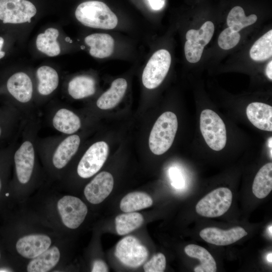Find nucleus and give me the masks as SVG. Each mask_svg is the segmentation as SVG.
<instances>
[{"instance_id":"nucleus-34","label":"nucleus","mask_w":272,"mask_h":272,"mask_svg":"<svg viewBox=\"0 0 272 272\" xmlns=\"http://www.w3.org/2000/svg\"><path fill=\"white\" fill-rule=\"evenodd\" d=\"M169 175L172 181V185L177 188H180L183 186V180L181 174L178 170L172 168L169 170Z\"/></svg>"},{"instance_id":"nucleus-26","label":"nucleus","mask_w":272,"mask_h":272,"mask_svg":"<svg viewBox=\"0 0 272 272\" xmlns=\"http://www.w3.org/2000/svg\"><path fill=\"white\" fill-rule=\"evenodd\" d=\"M37 76L39 80L38 90L40 94L48 95L57 88L58 75L52 67L45 65L40 67L37 71Z\"/></svg>"},{"instance_id":"nucleus-28","label":"nucleus","mask_w":272,"mask_h":272,"mask_svg":"<svg viewBox=\"0 0 272 272\" xmlns=\"http://www.w3.org/2000/svg\"><path fill=\"white\" fill-rule=\"evenodd\" d=\"M250 57L255 61H264L272 56V30L255 41L249 51Z\"/></svg>"},{"instance_id":"nucleus-41","label":"nucleus","mask_w":272,"mask_h":272,"mask_svg":"<svg viewBox=\"0 0 272 272\" xmlns=\"http://www.w3.org/2000/svg\"><path fill=\"white\" fill-rule=\"evenodd\" d=\"M271 228H272V226L271 225H270V226L269 227V234L270 233V235L271 236Z\"/></svg>"},{"instance_id":"nucleus-20","label":"nucleus","mask_w":272,"mask_h":272,"mask_svg":"<svg viewBox=\"0 0 272 272\" xmlns=\"http://www.w3.org/2000/svg\"><path fill=\"white\" fill-rule=\"evenodd\" d=\"M184 251L189 257L199 260L200 264L194 268L195 272L216 271V262L211 253L205 248L195 244H189L185 247Z\"/></svg>"},{"instance_id":"nucleus-6","label":"nucleus","mask_w":272,"mask_h":272,"mask_svg":"<svg viewBox=\"0 0 272 272\" xmlns=\"http://www.w3.org/2000/svg\"><path fill=\"white\" fill-rule=\"evenodd\" d=\"M115 255L125 266L137 268L145 262L149 252L137 238L128 236L117 243Z\"/></svg>"},{"instance_id":"nucleus-15","label":"nucleus","mask_w":272,"mask_h":272,"mask_svg":"<svg viewBox=\"0 0 272 272\" xmlns=\"http://www.w3.org/2000/svg\"><path fill=\"white\" fill-rule=\"evenodd\" d=\"M248 120L256 127L262 130L272 131V107L261 102H252L246 108Z\"/></svg>"},{"instance_id":"nucleus-19","label":"nucleus","mask_w":272,"mask_h":272,"mask_svg":"<svg viewBox=\"0 0 272 272\" xmlns=\"http://www.w3.org/2000/svg\"><path fill=\"white\" fill-rule=\"evenodd\" d=\"M60 252L56 246H52L33 258L27 267L29 272H46L53 268L59 261Z\"/></svg>"},{"instance_id":"nucleus-24","label":"nucleus","mask_w":272,"mask_h":272,"mask_svg":"<svg viewBox=\"0 0 272 272\" xmlns=\"http://www.w3.org/2000/svg\"><path fill=\"white\" fill-rule=\"evenodd\" d=\"M58 35V30L53 28H48L43 33L39 34L36 41L38 50L49 56L58 55L60 52V46L56 40Z\"/></svg>"},{"instance_id":"nucleus-13","label":"nucleus","mask_w":272,"mask_h":272,"mask_svg":"<svg viewBox=\"0 0 272 272\" xmlns=\"http://www.w3.org/2000/svg\"><path fill=\"white\" fill-rule=\"evenodd\" d=\"M50 238L43 234H32L20 238L16 245L17 252L24 257L33 259L48 249Z\"/></svg>"},{"instance_id":"nucleus-1","label":"nucleus","mask_w":272,"mask_h":272,"mask_svg":"<svg viewBox=\"0 0 272 272\" xmlns=\"http://www.w3.org/2000/svg\"><path fill=\"white\" fill-rule=\"evenodd\" d=\"M75 16L83 25L93 28L110 30L118 24L116 15L100 1H90L80 4L75 11Z\"/></svg>"},{"instance_id":"nucleus-4","label":"nucleus","mask_w":272,"mask_h":272,"mask_svg":"<svg viewBox=\"0 0 272 272\" xmlns=\"http://www.w3.org/2000/svg\"><path fill=\"white\" fill-rule=\"evenodd\" d=\"M171 62L169 52L164 49L155 52L147 63L142 74V82L147 89L158 87L166 77Z\"/></svg>"},{"instance_id":"nucleus-40","label":"nucleus","mask_w":272,"mask_h":272,"mask_svg":"<svg viewBox=\"0 0 272 272\" xmlns=\"http://www.w3.org/2000/svg\"><path fill=\"white\" fill-rule=\"evenodd\" d=\"M11 270L9 269L6 268H0V272H3V271H10Z\"/></svg>"},{"instance_id":"nucleus-22","label":"nucleus","mask_w":272,"mask_h":272,"mask_svg":"<svg viewBox=\"0 0 272 272\" xmlns=\"http://www.w3.org/2000/svg\"><path fill=\"white\" fill-rule=\"evenodd\" d=\"M272 190V163L263 165L257 173L252 184V192L258 198L266 197Z\"/></svg>"},{"instance_id":"nucleus-43","label":"nucleus","mask_w":272,"mask_h":272,"mask_svg":"<svg viewBox=\"0 0 272 272\" xmlns=\"http://www.w3.org/2000/svg\"><path fill=\"white\" fill-rule=\"evenodd\" d=\"M1 129L0 128V135H1Z\"/></svg>"},{"instance_id":"nucleus-12","label":"nucleus","mask_w":272,"mask_h":272,"mask_svg":"<svg viewBox=\"0 0 272 272\" xmlns=\"http://www.w3.org/2000/svg\"><path fill=\"white\" fill-rule=\"evenodd\" d=\"M247 233L241 227L224 230L217 227H208L199 232L200 237L206 242L218 246L231 244L246 236Z\"/></svg>"},{"instance_id":"nucleus-23","label":"nucleus","mask_w":272,"mask_h":272,"mask_svg":"<svg viewBox=\"0 0 272 272\" xmlns=\"http://www.w3.org/2000/svg\"><path fill=\"white\" fill-rule=\"evenodd\" d=\"M68 92L70 96L75 99L90 96L95 92V82L89 76H77L69 82Z\"/></svg>"},{"instance_id":"nucleus-21","label":"nucleus","mask_w":272,"mask_h":272,"mask_svg":"<svg viewBox=\"0 0 272 272\" xmlns=\"http://www.w3.org/2000/svg\"><path fill=\"white\" fill-rule=\"evenodd\" d=\"M53 125L57 130L66 134H72L81 127L80 118L73 112L62 108L53 117Z\"/></svg>"},{"instance_id":"nucleus-17","label":"nucleus","mask_w":272,"mask_h":272,"mask_svg":"<svg viewBox=\"0 0 272 272\" xmlns=\"http://www.w3.org/2000/svg\"><path fill=\"white\" fill-rule=\"evenodd\" d=\"M127 83L123 78H118L111 83L110 88L98 99L96 104L101 109L107 110L116 106L123 97Z\"/></svg>"},{"instance_id":"nucleus-9","label":"nucleus","mask_w":272,"mask_h":272,"mask_svg":"<svg viewBox=\"0 0 272 272\" xmlns=\"http://www.w3.org/2000/svg\"><path fill=\"white\" fill-rule=\"evenodd\" d=\"M57 209L63 224L73 229L81 225L88 213L87 206L78 197L71 195L61 198Z\"/></svg>"},{"instance_id":"nucleus-25","label":"nucleus","mask_w":272,"mask_h":272,"mask_svg":"<svg viewBox=\"0 0 272 272\" xmlns=\"http://www.w3.org/2000/svg\"><path fill=\"white\" fill-rule=\"evenodd\" d=\"M153 199L147 193L135 191L128 193L121 200L120 208L125 213L134 212L151 207Z\"/></svg>"},{"instance_id":"nucleus-36","label":"nucleus","mask_w":272,"mask_h":272,"mask_svg":"<svg viewBox=\"0 0 272 272\" xmlns=\"http://www.w3.org/2000/svg\"><path fill=\"white\" fill-rule=\"evenodd\" d=\"M149 6L154 11H160L165 5L166 0H147Z\"/></svg>"},{"instance_id":"nucleus-39","label":"nucleus","mask_w":272,"mask_h":272,"mask_svg":"<svg viewBox=\"0 0 272 272\" xmlns=\"http://www.w3.org/2000/svg\"><path fill=\"white\" fill-rule=\"evenodd\" d=\"M271 256H272V254L271 252L269 253L267 256V260H268L269 262H270V263H271V261H272Z\"/></svg>"},{"instance_id":"nucleus-27","label":"nucleus","mask_w":272,"mask_h":272,"mask_svg":"<svg viewBox=\"0 0 272 272\" xmlns=\"http://www.w3.org/2000/svg\"><path fill=\"white\" fill-rule=\"evenodd\" d=\"M143 216L139 213L129 212L115 218L116 230L119 235L128 234L139 228L144 222Z\"/></svg>"},{"instance_id":"nucleus-7","label":"nucleus","mask_w":272,"mask_h":272,"mask_svg":"<svg viewBox=\"0 0 272 272\" xmlns=\"http://www.w3.org/2000/svg\"><path fill=\"white\" fill-rule=\"evenodd\" d=\"M36 12L34 5L27 0H0V20L4 23H30Z\"/></svg>"},{"instance_id":"nucleus-42","label":"nucleus","mask_w":272,"mask_h":272,"mask_svg":"<svg viewBox=\"0 0 272 272\" xmlns=\"http://www.w3.org/2000/svg\"><path fill=\"white\" fill-rule=\"evenodd\" d=\"M1 186H2V183H1V179H0V190H1Z\"/></svg>"},{"instance_id":"nucleus-44","label":"nucleus","mask_w":272,"mask_h":272,"mask_svg":"<svg viewBox=\"0 0 272 272\" xmlns=\"http://www.w3.org/2000/svg\"><path fill=\"white\" fill-rule=\"evenodd\" d=\"M0 258H1V252H0Z\"/></svg>"},{"instance_id":"nucleus-38","label":"nucleus","mask_w":272,"mask_h":272,"mask_svg":"<svg viewBox=\"0 0 272 272\" xmlns=\"http://www.w3.org/2000/svg\"><path fill=\"white\" fill-rule=\"evenodd\" d=\"M4 42V40L3 38H2V37H0V59L3 58L5 55V52L4 51H2Z\"/></svg>"},{"instance_id":"nucleus-33","label":"nucleus","mask_w":272,"mask_h":272,"mask_svg":"<svg viewBox=\"0 0 272 272\" xmlns=\"http://www.w3.org/2000/svg\"><path fill=\"white\" fill-rule=\"evenodd\" d=\"M166 258L162 253L155 254L143 266L146 272H163L166 268Z\"/></svg>"},{"instance_id":"nucleus-14","label":"nucleus","mask_w":272,"mask_h":272,"mask_svg":"<svg viewBox=\"0 0 272 272\" xmlns=\"http://www.w3.org/2000/svg\"><path fill=\"white\" fill-rule=\"evenodd\" d=\"M7 87L9 93L20 102H28L32 98V83L25 73L18 72L13 75L8 79Z\"/></svg>"},{"instance_id":"nucleus-11","label":"nucleus","mask_w":272,"mask_h":272,"mask_svg":"<svg viewBox=\"0 0 272 272\" xmlns=\"http://www.w3.org/2000/svg\"><path fill=\"white\" fill-rule=\"evenodd\" d=\"M34 159L32 144L29 141L24 142L14 155L17 176L20 183L25 184L29 181L33 170Z\"/></svg>"},{"instance_id":"nucleus-16","label":"nucleus","mask_w":272,"mask_h":272,"mask_svg":"<svg viewBox=\"0 0 272 272\" xmlns=\"http://www.w3.org/2000/svg\"><path fill=\"white\" fill-rule=\"evenodd\" d=\"M85 43L90 49V54L96 58H104L110 56L114 48V40L106 33H94L86 36Z\"/></svg>"},{"instance_id":"nucleus-10","label":"nucleus","mask_w":272,"mask_h":272,"mask_svg":"<svg viewBox=\"0 0 272 272\" xmlns=\"http://www.w3.org/2000/svg\"><path fill=\"white\" fill-rule=\"evenodd\" d=\"M113 185L112 175L108 172H101L86 186L84 195L91 203L99 204L110 194Z\"/></svg>"},{"instance_id":"nucleus-31","label":"nucleus","mask_w":272,"mask_h":272,"mask_svg":"<svg viewBox=\"0 0 272 272\" xmlns=\"http://www.w3.org/2000/svg\"><path fill=\"white\" fill-rule=\"evenodd\" d=\"M240 35L239 32L228 27L220 34L218 43L219 46L224 50H229L235 47L239 42Z\"/></svg>"},{"instance_id":"nucleus-32","label":"nucleus","mask_w":272,"mask_h":272,"mask_svg":"<svg viewBox=\"0 0 272 272\" xmlns=\"http://www.w3.org/2000/svg\"><path fill=\"white\" fill-rule=\"evenodd\" d=\"M204 47L194 42L186 40L184 44V53L187 60L190 63L199 61L201 57Z\"/></svg>"},{"instance_id":"nucleus-2","label":"nucleus","mask_w":272,"mask_h":272,"mask_svg":"<svg viewBox=\"0 0 272 272\" xmlns=\"http://www.w3.org/2000/svg\"><path fill=\"white\" fill-rule=\"evenodd\" d=\"M178 128L176 115L171 111L162 113L155 122L150 134L149 145L151 152L162 155L172 146Z\"/></svg>"},{"instance_id":"nucleus-8","label":"nucleus","mask_w":272,"mask_h":272,"mask_svg":"<svg viewBox=\"0 0 272 272\" xmlns=\"http://www.w3.org/2000/svg\"><path fill=\"white\" fill-rule=\"evenodd\" d=\"M109 152L107 144L100 141L93 144L81 158L77 168L78 175L82 178H89L102 168Z\"/></svg>"},{"instance_id":"nucleus-30","label":"nucleus","mask_w":272,"mask_h":272,"mask_svg":"<svg viewBox=\"0 0 272 272\" xmlns=\"http://www.w3.org/2000/svg\"><path fill=\"white\" fill-rule=\"evenodd\" d=\"M214 29V25L213 22L207 21L198 30H189L186 33V40L191 41L205 47L211 40Z\"/></svg>"},{"instance_id":"nucleus-37","label":"nucleus","mask_w":272,"mask_h":272,"mask_svg":"<svg viewBox=\"0 0 272 272\" xmlns=\"http://www.w3.org/2000/svg\"><path fill=\"white\" fill-rule=\"evenodd\" d=\"M265 74L267 78L271 81L272 80V61L270 60L266 67Z\"/></svg>"},{"instance_id":"nucleus-35","label":"nucleus","mask_w":272,"mask_h":272,"mask_svg":"<svg viewBox=\"0 0 272 272\" xmlns=\"http://www.w3.org/2000/svg\"><path fill=\"white\" fill-rule=\"evenodd\" d=\"M92 272H107L108 268L105 262L101 259L95 260L92 268Z\"/></svg>"},{"instance_id":"nucleus-3","label":"nucleus","mask_w":272,"mask_h":272,"mask_svg":"<svg viewBox=\"0 0 272 272\" xmlns=\"http://www.w3.org/2000/svg\"><path fill=\"white\" fill-rule=\"evenodd\" d=\"M200 129L206 143L212 150L219 151L225 147L227 142L226 126L215 111L209 109L202 111Z\"/></svg>"},{"instance_id":"nucleus-29","label":"nucleus","mask_w":272,"mask_h":272,"mask_svg":"<svg viewBox=\"0 0 272 272\" xmlns=\"http://www.w3.org/2000/svg\"><path fill=\"white\" fill-rule=\"evenodd\" d=\"M257 19V17L254 14L246 16L242 7L235 6L229 12L227 23L232 30L239 32L243 28L254 24Z\"/></svg>"},{"instance_id":"nucleus-18","label":"nucleus","mask_w":272,"mask_h":272,"mask_svg":"<svg viewBox=\"0 0 272 272\" xmlns=\"http://www.w3.org/2000/svg\"><path fill=\"white\" fill-rule=\"evenodd\" d=\"M80 144V137L76 134L70 135L62 141L53 156L54 166L57 169H61L66 165L76 153Z\"/></svg>"},{"instance_id":"nucleus-5","label":"nucleus","mask_w":272,"mask_h":272,"mask_svg":"<svg viewBox=\"0 0 272 272\" xmlns=\"http://www.w3.org/2000/svg\"><path fill=\"white\" fill-rule=\"evenodd\" d=\"M233 194L230 189L220 187L209 193L196 204L195 210L199 215L215 218L224 215L230 208Z\"/></svg>"}]
</instances>
